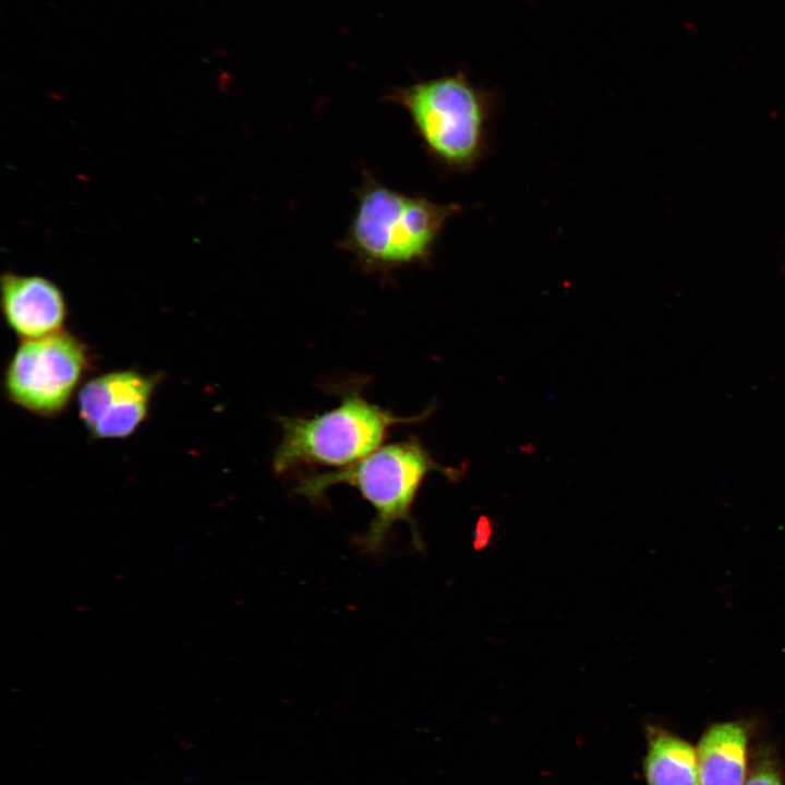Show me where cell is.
Returning a JSON list of instances; mask_svg holds the SVG:
<instances>
[{
  "mask_svg": "<svg viewBox=\"0 0 785 785\" xmlns=\"http://www.w3.org/2000/svg\"><path fill=\"white\" fill-rule=\"evenodd\" d=\"M643 771L648 785H700L697 751L657 725L645 726Z\"/></svg>",
  "mask_w": 785,
  "mask_h": 785,
  "instance_id": "cell-9",
  "label": "cell"
},
{
  "mask_svg": "<svg viewBox=\"0 0 785 785\" xmlns=\"http://www.w3.org/2000/svg\"><path fill=\"white\" fill-rule=\"evenodd\" d=\"M158 378L133 370L89 379L80 390V416L97 438L130 436L145 420Z\"/></svg>",
  "mask_w": 785,
  "mask_h": 785,
  "instance_id": "cell-6",
  "label": "cell"
},
{
  "mask_svg": "<svg viewBox=\"0 0 785 785\" xmlns=\"http://www.w3.org/2000/svg\"><path fill=\"white\" fill-rule=\"evenodd\" d=\"M385 99L408 114L427 156L446 171H470L487 155L495 96L463 71L394 87Z\"/></svg>",
  "mask_w": 785,
  "mask_h": 785,
  "instance_id": "cell-2",
  "label": "cell"
},
{
  "mask_svg": "<svg viewBox=\"0 0 785 785\" xmlns=\"http://www.w3.org/2000/svg\"><path fill=\"white\" fill-rule=\"evenodd\" d=\"M745 785H783L776 759L770 751H761L756 758Z\"/></svg>",
  "mask_w": 785,
  "mask_h": 785,
  "instance_id": "cell-10",
  "label": "cell"
},
{
  "mask_svg": "<svg viewBox=\"0 0 785 785\" xmlns=\"http://www.w3.org/2000/svg\"><path fill=\"white\" fill-rule=\"evenodd\" d=\"M88 363L85 346L72 334L23 340L4 375L9 399L33 413H60L78 386Z\"/></svg>",
  "mask_w": 785,
  "mask_h": 785,
  "instance_id": "cell-5",
  "label": "cell"
},
{
  "mask_svg": "<svg viewBox=\"0 0 785 785\" xmlns=\"http://www.w3.org/2000/svg\"><path fill=\"white\" fill-rule=\"evenodd\" d=\"M431 472L458 480L462 468L444 467L415 437L379 447L353 464L331 472L304 475L294 492L312 502L321 500L334 485L354 487L374 509V518L360 543L367 552L383 548L390 528L399 521L409 524L414 543L421 540L412 518V507L420 487Z\"/></svg>",
  "mask_w": 785,
  "mask_h": 785,
  "instance_id": "cell-3",
  "label": "cell"
},
{
  "mask_svg": "<svg viewBox=\"0 0 785 785\" xmlns=\"http://www.w3.org/2000/svg\"><path fill=\"white\" fill-rule=\"evenodd\" d=\"M354 193L355 210L338 244L369 274L430 262L446 224L460 210L455 203L394 190L369 171Z\"/></svg>",
  "mask_w": 785,
  "mask_h": 785,
  "instance_id": "cell-1",
  "label": "cell"
},
{
  "mask_svg": "<svg viewBox=\"0 0 785 785\" xmlns=\"http://www.w3.org/2000/svg\"><path fill=\"white\" fill-rule=\"evenodd\" d=\"M750 727L737 720L706 728L697 747L700 785H745Z\"/></svg>",
  "mask_w": 785,
  "mask_h": 785,
  "instance_id": "cell-8",
  "label": "cell"
},
{
  "mask_svg": "<svg viewBox=\"0 0 785 785\" xmlns=\"http://www.w3.org/2000/svg\"><path fill=\"white\" fill-rule=\"evenodd\" d=\"M1 305L8 325L24 340L60 331L68 313L64 294L53 281L12 271L1 277Z\"/></svg>",
  "mask_w": 785,
  "mask_h": 785,
  "instance_id": "cell-7",
  "label": "cell"
},
{
  "mask_svg": "<svg viewBox=\"0 0 785 785\" xmlns=\"http://www.w3.org/2000/svg\"><path fill=\"white\" fill-rule=\"evenodd\" d=\"M359 386L339 391V404L321 414L278 418L281 437L271 459L277 474L301 467H348L379 448L394 425L420 422L431 413L396 415L365 399Z\"/></svg>",
  "mask_w": 785,
  "mask_h": 785,
  "instance_id": "cell-4",
  "label": "cell"
}]
</instances>
